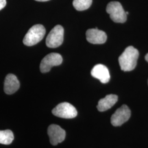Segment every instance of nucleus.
Masks as SVG:
<instances>
[{
    "instance_id": "obj_1",
    "label": "nucleus",
    "mask_w": 148,
    "mask_h": 148,
    "mask_svg": "<svg viewBox=\"0 0 148 148\" xmlns=\"http://www.w3.org/2000/svg\"><path fill=\"white\" fill-rule=\"evenodd\" d=\"M139 52L132 46H128L119 58L121 69L124 71H132L136 66Z\"/></svg>"
},
{
    "instance_id": "obj_2",
    "label": "nucleus",
    "mask_w": 148,
    "mask_h": 148,
    "mask_svg": "<svg viewBox=\"0 0 148 148\" xmlns=\"http://www.w3.org/2000/svg\"><path fill=\"white\" fill-rule=\"evenodd\" d=\"M45 34L46 29L42 25H35L29 30L24 37L23 43L27 46L35 45L42 40Z\"/></svg>"
},
{
    "instance_id": "obj_3",
    "label": "nucleus",
    "mask_w": 148,
    "mask_h": 148,
    "mask_svg": "<svg viewBox=\"0 0 148 148\" xmlns=\"http://www.w3.org/2000/svg\"><path fill=\"white\" fill-rule=\"evenodd\" d=\"M106 11L110 14L112 21L118 23H123L126 21L127 14L120 2H110L107 5Z\"/></svg>"
},
{
    "instance_id": "obj_4",
    "label": "nucleus",
    "mask_w": 148,
    "mask_h": 148,
    "mask_svg": "<svg viewBox=\"0 0 148 148\" xmlns=\"http://www.w3.org/2000/svg\"><path fill=\"white\" fill-rule=\"evenodd\" d=\"M63 27L57 25L49 33L46 40V44L48 47L57 48L60 46L64 40Z\"/></svg>"
},
{
    "instance_id": "obj_5",
    "label": "nucleus",
    "mask_w": 148,
    "mask_h": 148,
    "mask_svg": "<svg viewBox=\"0 0 148 148\" xmlns=\"http://www.w3.org/2000/svg\"><path fill=\"white\" fill-rule=\"evenodd\" d=\"M52 112L56 116L63 119H73L77 115V111L76 108L67 102L59 104L53 109Z\"/></svg>"
},
{
    "instance_id": "obj_6",
    "label": "nucleus",
    "mask_w": 148,
    "mask_h": 148,
    "mask_svg": "<svg viewBox=\"0 0 148 148\" xmlns=\"http://www.w3.org/2000/svg\"><path fill=\"white\" fill-rule=\"evenodd\" d=\"M63 62V58L58 53H52L48 54L43 58L40 66L41 71L46 73L49 71L54 66L60 65Z\"/></svg>"
},
{
    "instance_id": "obj_7",
    "label": "nucleus",
    "mask_w": 148,
    "mask_h": 148,
    "mask_svg": "<svg viewBox=\"0 0 148 148\" xmlns=\"http://www.w3.org/2000/svg\"><path fill=\"white\" fill-rule=\"evenodd\" d=\"M131 110L126 105L117 109L111 117V124L114 126H120L127 121L131 117Z\"/></svg>"
},
{
    "instance_id": "obj_8",
    "label": "nucleus",
    "mask_w": 148,
    "mask_h": 148,
    "mask_svg": "<svg viewBox=\"0 0 148 148\" xmlns=\"http://www.w3.org/2000/svg\"><path fill=\"white\" fill-rule=\"evenodd\" d=\"M49 140L53 145H56L64 140L66 132L62 128L57 125H51L48 128Z\"/></svg>"
},
{
    "instance_id": "obj_9",
    "label": "nucleus",
    "mask_w": 148,
    "mask_h": 148,
    "mask_svg": "<svg viewBox=\"0 0 148 148\" xmlns=\"http://www.w3.org/2000/svg\"><path fill=\"white\" fill-rule=\"evenodd\" d=\"M86 39L92 44H103L107 39L105 32L98 30V28L90 29L86 32Z\"/></svg>"
},
{
    "instance_id": "obj_10",
    "label": "nucleus",
    "mask_w": 148,
    "mask_h": 148,
    "mask_svg": "<svg viewBox=\"0 0 148 148\" xmlns=\"http://www.w3.org/2000/svg\"><path fill=\"white\" fill-rule=\"evenodd\" d=\"M91 75L103 84L108 83L110 79L109 70L106 66L101 64H97L93 67L91 71Z\"/></svg>"
},
{
    "instance_id": "obj_11",
    "label": "nucleus",
    "mask_w": 148,
    "mask_h": 148,
    "mask_svg": "<svg viewBox=\"0 0 148 148\" xmlns=\"http://www.w3.org/2000/svg\"><path fill=\"white\" fill-rule=\"evenodd\" d=\"M20 87V82L13 74H10L5 77L4 83V91L7 95H12Z\"/></svg>"
},
{
    "instance_id": "obj_12",
    "label": "nucleus",
    "mask_w": 148,
    "mask_h": 148,
    "mask_svg": "<svg viewBox=\"0 0 148 148\" xmlns=\"http://www.w3.org/2000/svg\"><path fill=\"white\" fill-rule=\"evenodd\" d=\"M118 101V97L115 95H109L98 101L97 109L99 111H106L110 109Z\"/></svg>"
},
{
    "instance_id": "obj_13",
    "label": "nucleus",
    "mask_w": 148,
    "mask_h": 148,
    "mask_svg": "<svg viewBox=\"0 0 148 148\" xmlns=\"http://www.w3.org/2000/svg\"><path fill=\"white\" fill-rule=\"evenodd\" d=\"M13 139L14 134L11 130H0V144L8 145L12 143Z\"/></svg>"
},
{
    "instance_id": "obj_14",
    "label": "nucleus",
    "mask_w": 148,
    "mask_h": 148,
    "mask_svg": "<svg viewBox=\"0 0 148 148\" xmlns=\"http://www.w3.org/2000/svg\"><path fill=\"white\" fill-rule=\"evenodd\" d=\"M92 3V0H74L73 4L76 10L82 11L89 8Z\"/></svg>"
},
{
    "instance_id": "obj_15",
    "label": "nucleus",
    "mask_w": 148,
    "mask_h": 148,
    "mask_svg": "<svg viewBox=\"0 0 148 148\" xmlns=\"http://www.w3.org/2000/svg\"><path fill=\"white\" fill-rule=\"evenodd\" d=\"M6 3V0H0V11L5 7Z\"/></svg>"
},
{
    "instance_id": "obj_16",
    "label": "nucleus",
    "mask_w": 148,
    "mask_h": 148,
    "mask_svg": "<svg viewBox=\"0 0 148 148\" xmlns=\"http://www.w3.org/2000/svg\"><path fill=\"white\" fill-rule=\"evenodd\" d=\"M145 60L148 62V53L146 54V56H145Z\"/></svg>"
},
{
    "instance_id": "obj_17",
    "label": "nucleus",
    "mask_w": 148,
    "mask_h": 148,
    "mask_svg": "<svg viewBox=\"0 0 148 148\" xmlns=\"http://www.w3.org/2000/svg\"><path fill=\"white\" fill-rule=\"evenodd\" d=\"M35 1H39V2H46V1H49V0H35Z\"/></svg>"
}]
</instances>
